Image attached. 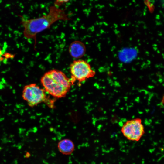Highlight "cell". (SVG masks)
Segmentation results:
<instances>
[{
  "label": "cell",
  "instance_id": "6da1fadb",
  "mask_svg": "<svg viewBox=\"0 0 164 164\" xmlns=\"http://www.w3.org/2000/svg\"><path fill=\"white\" fill-rule=\"evenodd\" d=\"M69 14L64 9H60L54 5L49 7V12L46 15L38 18L26 19L21 16V23L23 27L24 36L27 39H33L34 46L36 43L37 35L49 29L59 20L66 21L71 20Z\"/></svg>",
  "mask_w": 164,
  "mask_h": 164
},
{
  "label": "cell",
  "instance_id": "7a4b0ae2",
  "mask_svg": "<svg viewBox=\"0 0 164 164\" xmlns=\"http://www.w3.org/2000/svg\"><path fill=\"white\" fill-rule=\"evenodd\" d=\"M40 82L45 91L56 98L64 97L72 84L70 79L63 72L56 69L46 72Z\"/></svg>",
  "mask_w": 164,
  "mask_h": 164
},
{
  "label": "cell",
  "instance_id": "3957f363",
  "mask_svg": "<svg viewBox=\"0 0 164 164\" xmlns=\"http://www.w3.org/2000/svg\"><path fill=\"white\" fill-rule=\"evenodd\" d=\"M70 70L72 84L76 81L79 83L83 82L95 74L90 64L81 59L74 60L70 65Z\"/></svg>",
  "mask_w": 164,
  "mask_h": 164
},
{
  "label": "cell",
  "instance_id": "277c9868",
  "mask_svg": "<svg viewBox=\"0 0 164 164\" xmlns=\"http://www.w3.org/2000/svg\"><path fill=\"white\" fill-rule=\"evenodd\" d=\"M22 97L30 107H34L44 102L47 97L43 89L35 83L25 85L23 87Z\"/></svg>",
  "mask_w": 164,
  "mask_h": 164
},
{
  "label": "cell",
  "instance_id": "5b68a950",
  "mask_svg": "<svg viewBox=\"0 0 164 164\" xmlns=\"http://www.w3.org/2000/svg\"><path fill=\"white\" fill-rule=\"evenodd\" d=\"M121 131L128 140L136 142L140 140L145 133L142 120L139 118L127 121L122 126Z\"/></svg>",
  "mask_w": 164,
  "mask_h": 164
},
{
  "label": "cell",
  "instance_id": "8992f818",
  "mask_svg": "<svg viewBox=\"0 0 164 164\" xmlns=\"http://www.w3.org/2000/svg\"><path fill=\"white\" fill-rule=\"evenodd\" d=\"M86 48L84 44L79 41L72 42L70 45L69 52L71 56L75 58L82 57L85 53Z\"/></svg>",
  "mask_w": 164,
  "mask_h": 164
},
{
  "label": "cell",
  "instance_id": "52a82bcc",
  "mask_svg": "<svg viewBox=\"0 0 164 164\" xmlns=\"http://www.w3.org/2000/svg\"><path fill=\"white\" fill-rule=\"evenodd\" d=\"M137 49L133 47H126L121 49L118 52V57L120 61L125 63L131 62L138 55Z\"/></svg>",
  "mask_w": 164,
  "mask_h": 164
},
{
  "label": "cell",
  "instance_id": "ba28073f",
  "mask_svg": "<svg viewBox=\"0 0 164 164\" xmlns=\"http://www.w3.org/2000/svg\"><path fill=\"white\" fill-rule=\"evenodd\" d=\"M60 152L65 155L71 154L74 150V145L72 141L67 138L60 141L57 144Z\"/></svg>",
  "mask_w": 164,
  "mask_h": 164
},
{
  "label": "cell",
  "instance_id": "9c48e42d",
  "mask_svg": "<svg viewBox=\"0 0 164 164\" xmlns=\"http://www.w3.org/2000/svg\"><path fill=\"white\" fill-rule=\"evenodd\" d=\"M69 0H56L54 3V5L56 7H58L64 4L67 3Z\"/></svg>",
  "mask_w": 164,
  "mask_h": 164
},
{
  "label": "cell",
  "instance_id": "30bf717a",
  "mask_svg": "<svg viewBox=\"0 0 164 164\" xmlns=\"http://www.w3.org/2000/svg\"><path fill=\"white\" fill-rule=\"evenodd\" d=\"M3 53L1 48L0 47V60H1L4 59L3 57H5V58H9L11 57L12 56H11V55H9V54L5 55Z\"/></svg>",
  "mask_w": 164,
  "mask_h": 164
}]
</instances>
